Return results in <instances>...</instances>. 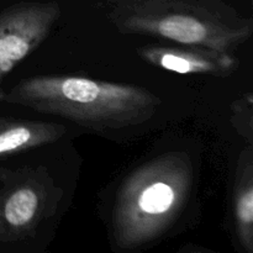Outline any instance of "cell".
I'll return each instance as SVG.
<instances>
[{
	"label": "cell",
	"instance_id": "obj_4",
	"mask_svg": "<svg viewBox=\"0 0 253 253\" xmlns=\"http://www.w3.org/2000/svg\"><path fill=\"white\" fill-rule=\"evenodd\" d=\"M61 16L57 2H21L0 12V84L48 36Z\"/></svg>",
	"mask_w": 253,
	"mask_h": 253
},
{
	"label": "cell",
	"instance_id": "obj_2",
	"mask_svg": "<svg viewBox=\"0 0 253 253\" xmlns=\"http://www.w3.org/2000/svg\"><path fill=\"white\" fill-rule=\"evenodd\" d=\"M121 34L141 35L232 53L253 32V20L220 0H108Z\"/></svg>",
	"mask_w": 253,
	"mask_h": 253
},
{
	"label": "cell",
	"instance_id": "obj_1",
	"mask_svg": "<svg viewBox=\"0 0 253 253\" xmlns=\"http://www.w3.org/2000/svg\"><path fill=\"white\" fill-rule=\"evenodd\" d=\"M0 100L100 130L146 123L161 104L140 86L71 76L22 79L0 94Z\"/></svg>",
	"mask_w": 253,
	"mask_h": 253
},
{
	"label": "cell",
	"instance_id": "obj_3",
	"mask_svg": "<svg viewBox=\"0 0 253 253\" xmlns=\"http://www.w3.org/2000/svg\"><path fill=\"white\" fill-rule=\"evenodd\" d=\"M193 183L189 158L169 153L138 168L119 192L113 235L123 249L142 246L162 235L184 207Z\"/></svg>",
	"mask_w": 253,
	"mask_h": 253
},
{
	"label": "cell",
	"instance_id": "obj_6",
	"mask_svg": "<svg viewBox=\"0 0 253 253\" xmlns=\"http://www.w3.org/2000/svg\"><path fill=\"white\" fill-rule=\"evenodd\" d=\"M66 132L59 124L0 119V157L54 142Z\"/></svg>",
	"mask_w": 253,
	"mask_h": 253
},
{
	"label": "cell",
	"instance_id": "obj_5",
	"mask_svg": "<svg viewBox=\"0 0 253 253\" xmlns=\"http://www.w3.org/2000/svg\"><path fill=\"white\" fill-rule=\"evenodd\" d=\"M148 63L179 74L226 77L239 68V59L232 53L202 47L151 46L140 49Z\"/></svg>",
	"mask_w": 253,
	"mask_h": 253
},
{
	"label": "cell",
	"instance_id": "obj_7",
	"mask_svg": "<svg viewBox=\"0 0 253 253\" xmlns=\"http://www.w3.org/2000/svg\"><path fill=\"white\" fill-rule=\"evenodd\" d=\"M41 208V197L35 188L22 185L4 200L0 208V222L14 234L26 232L35 224Z\"/></svg>",
	"mask_w": 253,
	"mask_h": 253
},
{
	"label": "cell",
	"instance_id": "obj_8",
	"mask_svg": "<svg viewBox=\"0 0 253 253\" xmlns=\"http://www.w3.org/2000/svg\"><path fill=\"white\" fill-rule=\"evenodd\" d=\"M235 217L240 241L249 253L253 252V180L249 166L241 177L235 195Z\"/></svg>",
	"mask_w": 253,
	"mask_h": 253
}]
</instances>
